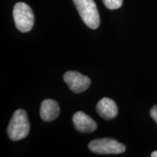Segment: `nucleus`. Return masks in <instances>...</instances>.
<instances>
[{"instance_id": "9d476101", "label": "nucleus", "mask_w": 157, "mask_h": 157, "mask_svg": "<svg viewBox=\"0 0 157 157\" xmlns=\"http://www.w3.org/2000/svg\"><path fill=\"white\" fill-rule=\"evenodd\" d=\"M150 115L157 124V105H155L152 108L150 111Z\"/></svg>"}, {"instance_id": "39448f33", "label": "nucleus", "mask_w": 157, "mask_h": 157, "mask_svg": "<svg viewBox=\"0 0 157 157\" xmlns=\"http://www.w3.org/2000/svg\"><path fill=\"white\" fill-rule=\"evenodd\" d=\"M65 82L67 84L71 91L80 93L88 89L91 81L87 76L82 75L77 71H68L63 76Z\"/></svg>"}, {"instance_id": "6e6552de", "label": "nucleus", "mask_w": 157, "mask_h": 157, "mask_svg": "<svg viewBox=\"0 0 157 157\" xmlns=\"http://www.w3.org/2000/svg\"><path fill=\"white\" fill-rule=\"evenodd\" d=\"M60 107L56 101L51 99L44 100L41 104L40 116L42 120L52 121L58 117Z\"/></svg>"}, {"instance_id": "1a4fd4ad", "label": "nucleus", "mask_w": 157, "mask_h": 157, "mask_svg": "<svg viewBox=\"0 0 157 157\" xmlns=\"http://www.w3.org/2000/svg\"><path fill=\"white\" fill-rule=\"evenodd\" d=\"M104 5L109 10H117L122 5L123 0H102Z\"/></svg>"}, {"instance_id": "9b49d317", "label": "nucleus", "mask_w": 157, "mask_h": 157, "mask_svg": "<svg viewBox=\"0 0 157 157\" xmlns=\"http://www.w3.org/2000/svg\"><path fill=\"white\" fill-rule=\"evenodd\" d=\"M152 157H157V151H154L151 154V155Z\"/></svg>"}, {"instance_id": "7ed1b4c3", "label": "nucleus", "mask_w": 157, "mask_h": 157, "mask_svg": "<svg viewBox=\"0 0 157 157\" xmlns=\"http://www.w3.org/2000/svg\"><path fill=\"white\" fill-rule=\"evenodd\" d=\"M13 18L16 28L21 32H29L33 28L34 17L31 7L23 2L15 4L13 9Z\"/></svg>"}, {"instance_id": "f03ea898", "label": "nucleus", "mask_w": 157, "mask_h": 157, "mask_svg": "<svg viewBox=\"0 0 157 157\" xmlns=\"http://www.w3.org/2000/svg\"><path fill=\"white\" fill-rule=\"evenodd\" d=\"M83 22L92 29L100 25V16L94 0H73Z\"/></svg>"}, {"instance_id": "20e7f679", "label": "nucleus", "mask_w": 157, "mask_h": 157, "mask_svg": "<svg viewBox=\"0 0 157 157\" xmlns=\"http://www.w3.org/2000/svg\"><path fill=\"white\" fill-rule=\"evenodd\" d=\"M89 149L98 154H119L124 153L126 148L123 144L113 139H97L89 143Z\"/></svg>"}, {"instance_id": "0eeeda50", "label": "nucleus", "mask_w": 157, "mask_h": 157, "mask_svg": "<svg viewBox=\"0 0 157 157\" xmlns=\"http://www.w3.org/2000/svg\"><path fill=\"white\" fill-rule=\"evenodd\" d=\"M97 112L104 119L110 120L117 117L118 108L113 100L109 98H103L98 102L96 106Z\"/></svg>"}, {"instance_id": "f257e3e1", "label": "nucleus", "mask_w": 157, "mask_h": 157, "mask_svg": "<svg viewBox=\"0 0 157 157\" xmlns=\"http://www.w3.org/2000/svg\"><path fill=\"white\" fill-rule=\"evenodd\" d=\"M30 126L24 110L18 109L13 113L7 127V135L13 141L25 138L29 132Z\"/></svg>"}, {"instance_id": "423d86ee", "label": "nucleus", "mask_w": 157, "mask_h": 157, "mask_svg": "<svg viewBox=\"0 0 157 157\" xmlns=\"http://www.w3.org/2000/svg\"><path fill=\"white\" fill-rule=\"evenodd\" d=\"M75 128L81 132H92L97 128V124L87 114L82 111L74 113L72 119Z\"/></svg>"}]
</instances>
